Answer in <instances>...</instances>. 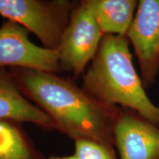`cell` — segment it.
<instances>
[{
    "mask_svg": "<svg viewBox=\"0 0 159 159\" xmlns=\"http://www.w3.org/2000/svg\"><path fill=\"white\" fill-rule=\"evenodd\" d=\"M158 72H159V66H158Z\"/></svg>",
    "mask_w": 159,
    "mask_h": 159,
    "instance_id": "obj_13",
    "label": "cell"
},
{
    "mask_svg": "<svg viewBox=\"0 0 159 159\" xmlns=\"http://www.w3.org/2000/svg\"><path fill=\"white\" fill-rule=\"evenodd\" d=\"M23 26L7 20L0 26V68L10 66L58 73L57 50L39 47L30 40Z\"/></svg>",
    "mask_w": 159,
    "mask_h": 159,
    "instance_id": "obj_5",
    "label": "cell"
},
{
    "mask_svg": "<svg viewBox=\"0 0 159 159\" xmlns=\"http://www.w3.org/2000/svg\"><path fill=\"white\" fill-rule=\"evenodd\" d=\"M0 119L30 122L44 130H55L51 119L21 94L9 69L0 68Z\"/></svg>",
    "mask_w": 159,
    "mask_h": 159,
    "instance_id": "obj_8",
    "label": "cell"
},
{
    "mask_svg": "<svg viewBox=\"0 0 159 159\" xmlns=\"http://www.w3.org/2000/svg\"><path fill=\"white\" fill-rule=\"evenodd\" d=\"M68 0H0V15L35 34L43 47L57 50L70 20Z\"/></svg>",
    "mask_w": 159,
    "mask_h": 159,
    "instance_id": "obj_3",
    "label": "cell"
},
{
    "mask_svg": "<svg viewBox=\"0 0 159 159\" xmlns=\"http://www.w3.org/2000/svg\"><path fill=\"white\" fill-rule=\"evenodd\" d=\"M126 37L138 59L143 85L149 88L159 74V0H139Z\"/></svg>",
    "mask_w": 159,
    "mask_h": 159,
    "instance_id": "obj_6",
    "label": "cell"
},
{
    "mask_svg": "<svg viewBox=\"0 0 159 159\" xmlns=\"http://www.w3.org/2000/svg\"><path fill=\"white\" fill-rule=\"evenodd\" d=\"M82 89L99 102L134 111L159 128V106L147 94L126 36L103 35L96 55L83 73Z\"/></svg>",
    "mask_w": 159,
    "mask_h": 159,
    "instance_id": "obj_2",
    "label": "cell"
},
{
    "mask_svg": "<svg viewBox=\"0 0 159 159\" xmlns=\"http://www.w3.org/2000/svg\"><path fill=\"white\" fill-rule=\"evenodd\" d=\"M103 34L126 36L139 1L136 0H88Z\"/></svg>",
    "mask_w": 159,
    "mask_h": 159,
    "instance_id": "obj_9",
    "label": "cell"
},
{
    "mask_svg": "<svg viewBox=\"0 0 159 159\" xmlns=\"http://www.w3.org/2000/svg\"><path fill=\"white\" fill-rule=\"evenodd\" d=\"M74 155L80 159H116L113 148L85 139L75 141Z\"/></svg>",
    "mask_w": 159,
    "mask_h": 159,
    "instance_id": "obj_11",
    "label": "cell"
},
{
    "mask_svg": "<svg viewBox=\"0 0 159 159\" xmlns=\"http://www.w3.org/2000/svg\"><path fill=\"white\" fill-rule=\"evenodd\" d=\"M47 159H80L76 156L72 155V156H49Z\"/></svg>",
    "mask_w": 159,
    "mask_h": 159,
    "instance_id": "obj_12",
    "label": "cell"
},
{
    "mask_svg": "<svg viewBox=\"0 0 159 159\" xmlns=\"http://www.w3.org/2000/svg\"><path fill=\"white\" fill-rule=\"evenodd\" d=\"M0 159H47L35 148L21 123L0 119Z\"/></svg>",
    "mask_w": 159,
    "mask_h": 159,
    "instance_id": "obj_10",
    "label": "cell"
},
{
    "mask_svg": "<svg viewBox=\"0 0 159 159\" xmlns=\"http://www.w3.org/2000/svg\"><path fill=\"white\" fill-rule=\"evenodd\" d=\"M103 35L88 0L80 2L72 8L57 49L61 69L70 71L74 77L83 74L96 55Z\"/></svg>",
    "mask_w": 159,
    "mask_h": 159,
    "instance_id": "obj_4",
    "label": "cell"
},
{
    "mask_svg": "<svg viewBox=\"0 0 159 159\" xmlns=\"http://www.w3.org/2000/svg\"><path fill=\"white\" fill-rule=\"evenodd\" d=\"M21 94L43 111L55 130L73 140L114 145V126L121 108L105 105L56 73L11 67Z\"/></svg>",
    "mask_w": 159,
    "mask_h": 159,
    "instance_id": "obj_1",
    "label": "cell"
},
{
    "mask_svg": "<svg viewBox=\"0 0 159 159\" xmlns=\"http://www.w3.org/2000/svg\"><path fill=\"white\" fill-rule=\"evenodd\" d=\"M114 141L119 159H159V128L134 111L121 108Z\"/></svg>",
    "mask_w": 159,
    "mask_h": 159,
    "instance_id": "obj_7",
    "label": "cell"
}]
</instances>
